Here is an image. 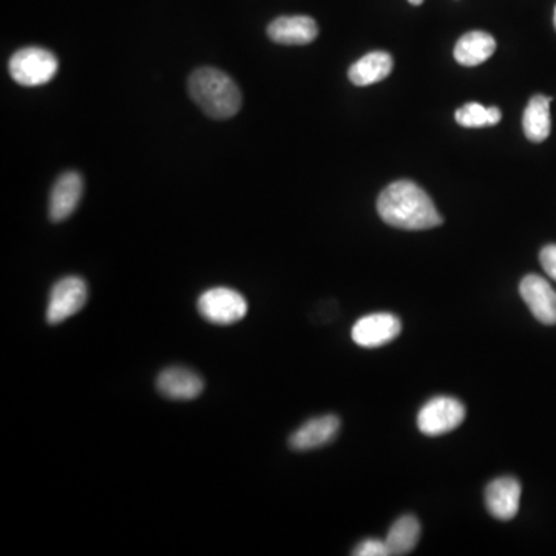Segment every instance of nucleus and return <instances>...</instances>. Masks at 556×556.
<instances>
[{
  "label": "nucleus",
  "mask_w": 556,
  "mask_h": 556,
  "mask_svg": "<svg viewBox=\"0 0 556 556\" xmlns=\"http://www.w3.org/2000/svg\"><path fill=\"white\" fill-rule=\"evenodd\" d=\"M540 262L546 274L556 282V245L544 246L540 254Z\"/></svg>",
  "instance_id": "20"
},
{
  "label": "nucleus",
  "mask_w": 556,
  "mask_h": 556,
  "mask_svg": "<svg viewBox=\"0 0 556 556\" xmlns=\"http://www.w3.org/2000/svg\"><path fill=\"white\" fill-rule=\"evenodd\" d=\"M401 331L402 322L394 314L376 312L357 320L351 329V337L362 348H379L393 342Z\"/></svg>",
  "instance_id": "7"
},
{
  "label": "nucleus",
  "mask_w": 556,
  "mask_h": 556,
  "mask_svg": "<svg viewBox=\"0 0 556 556\" xmlns=\"http://www.w3.org/2000/svg\"><path fill=\"white\" fill-rule=\"evenodd\" d=\"M353 555L356 556H388L387 543L380 540H365L354 549Z\"/></svg>",
  "instance_id": "19"
},
{
  "label": "nucleus",
  "mask_w": 556,
  "mask_h": 556,
  "mask_svg": "<svg viewBox=\"0 0 556 556\" xmlns=\"http://www.w3.org/2000/svg\"><path fill=\"white\" fill-rule=\"evenodd\" d=\"M521 501V484L518 479L504 476L490 482L485 489V506L490 515L501 521L515 518Z\"/></svg>",
  "instance_id": "11"
},
{
  "label": "nucleus",
  "mask_w": 556,
  "mask_h": 556,
  "mask_svg": "<svg viewBox=\"0 0 556 556\" xmlns=\"http://www.w3.org/2000/svg\"><path fill=\"white\" fill-rule=\"evenodd\" d=\"M339 430L340 419L336 414L314 417L291 434L289 445L295 451L314 450L334 441Z\"/></svg>",
  "instance_id": "12"
},
{
  "label": "nucleus",
  "mask_w": 556,
  "mask_h": 556,
  "mask_svg": "<svg viewBox=\"0 0 556 556\" xmlns=\"http://www.w3.org/2000/svg\"><path fill=\"white\" fill-rule=\"evenodd\" d=\"M393 64V58L387 51H371L351 65L348 78L357 87L377 84L391 75Z\"/></svg>",
  "instance_id": "14"
},
{
  "label": "nucleus",
  "mask_w": 556,
  "mask_h": 556,
  "mask_svg": "<svg viewBox=\"0 0 556 556\" xmlns=\"http://www.w3.org/2000/svg\"><path fill=\"white\" fill-rule=\"evenodd\" d=\"M550 102H552V98L549 96H533L524 112V133L532 143H543L549 138L550 130H552Z\"/></svg>",
  "instance_id": "16"
},
{
  "label": "nucleus",
  "mask_w": 556,
  "mask_h": 556,
  "mask_svg": "<svg viewBox=\"0 0 556 556\" xmlns=\"http://www.w3.org/2000/svg\"><path fill=\"white\" fill-rule=\"evenodd\" d=\"M377 212L385 223L405 231H427L444 221L427 192L408 180L385 187L377 200Z\"/></svg>",
  "instance_id": "1"
},
{
  "label": "nucleus",
  "mask_w": 556,
  "mask_h": 556,
  "mask_svg": "<svg viewBox=\"0 0 556 556\" xmlns=\"http://www.w3.org/2000/svg\"><path fill=\"white\" fill-rule=\"evenodd\" d=\"M553 24H555V28H556V7H555V14H553Z\"/></svg>",
  "instance_id": "22"
},
{
  "label": "nucleus",
  "mask_w": 556,
  "mask_h": 556,
  "mask_svg": "<svg viewBox=\"0 0 556 556\" xmlns=\"http://www.w3.org/2000/svg\"><path fill=\"white\" fill-rule=\"evenodd\" d=\"M465 407L455 397L439 396L428 401L417 414V427L425 436H442L464 422Z\"/></svg>",
  "instance_id": "6"
},
{
  "label": "nucleus",
  "mask_w": 556,
  "mask_h": 556,
  "mask_svg": "<svg viewBox=\"0 0 556 556\" xmlns=\"http://www.w3.org/2000/svg\"><path fill=\"white\" fill-rule=\"evenodd\" d=\"M89 299V288L81 277H64L51 288L45 319L50 325H59L75 316Z\"/></svg>",
  "instance_id": "5"
},
{
  "label": "nucleus",
  "mask_w": 556,
  "mask_h": 556,
  "mask_svg": "<svg viewBox=\"0 0 556 556\" xmlns=\"http://www.w3.org/2000/svg\"><path fill=\"white\" fill-rule=\"evenodd\" d=\"M197 308L204 320L218 326L234 325L248 314V302L243 294L224 286L204 291Z\"/></svg>",
  "instance_id": "4"
},
{
  "label": "nucleus",
  "mask_w": 556,
  "mask_h": 556,
  "mask_svg": "<svg viewBox=\"0 0 556 556\" xmlns=\"http://www.w3.org/2000/svg\"><path fill=\"white\" fill-rule=\"evenodd\" d=\"M419 538H421V523L417 521L416 516L405 515L397 519L388 530L385 543L391 556H402L414 550L419 543Z\"/></svg>",
  "instance_id": "17"
},
{
  "label": "nucleus",
  "mask_w": 556,
  "mask_h": 556,
  "mask_svg": "<svg viewBox=\"0 0 556 556\" xmlns=\"http://www.w3.org/2000/svg\"><path fill=\"white\" fill-rule=\"evenodd\" d=\"M496 41L485 31H470L459 39L455 47V59L464 67H476L492 58Z\"/></svg>",
  "instance_id": "15"
},
{
  "label": "nucleus",
  "mask_w": 556,
  "mask_h": 556,
  "mask_svg": "<svg viewBox=\"0 0 556 556\" xmlns=\"http://www.w3.org/2000/svg\"><path fill=\"white\" fill-rule=\"evenodd\" d=\"M519 294L538 322L556 325V291L546 278L526 275L519 285Z\"/></svg>",
  "instance_id": "8"
},
{
  "label": "nucleus",
  "mask_w": 556,
  "mask_h": 556,
  "mask_svg": "<svg viewBox=\"0 0 556 556\" xmlns=\"http://www.w3.org/2000/svg\"><path fill=\"white\" fill-rule=\"evenodd\" d=\"M84 192V181L78 172H65L51 189L48 217L53 223L67 220L76 211Z\"/></svg>",
  "instance_id": "9"
},
{
  "label": "nucleus",
  "mask_w": 556,
  "mask_h": 556,
  "mask_svg": "<svg viewBox=\"0 0 556 556\" xmlns=\"http://www.w3.org/2000/svg\"><path fill=\"white\" fill-rule=\"evenodd\" d=\"M456 123L467 129L496 126L501 121L502 113L498 107H484L479 102H467L461 109L456 110Z\"/></svg>",
  "instance_id": "18"
},
{
  "label": "nucleus",
  "mask_w": 556,
  "mask_h": 556,
  "mask_svg": "<svg viewBox=\"0 0 556 556\" xmlns=\"http://www.w3.org/2000/svg\"><path fill=\"white\" fill-rule=\"evenodd\" d=\"M156 388L167 399L172 401H194L203 393L204 382L195 371L183 367H172L164 370L156 379Z\"/></svg>",
  "instance_id": "10"
},
{
  "label": "nucleus",
  "mask_w": 556,
  "mask_h": 556,
  "mask_svg": "<svg viewBox=\"0 0 556 556\" xmlns=\"http://www.w3.org/2000/svg\"><path fill=\"white\" fill-rule=\"evenodd\" d=\"M189 95L204 115L229 119L241 109V92L234 79L218 68L203 67L189 78Z\"/></svg>",
  "instance_id": "2"
},
{
  "label": "nucleus",
  "mask_w": 556,
  "mask_h": 556,
  "mask_svg": "<svg viewBox=\"0 0 556 556\" xmlns=\"http://www.w3.org/2000/svg\"><path fill=\"white\" fill-rule=\"evenodd\" d=\"M59 62L50 50L27 47L17 50L10 59L11 78L24 87H39L47 84L58 73Z\"/></svg>",
  "instance_id": "3"
},
{
  "label": "nucleus",
  "mask_w": 556,
  "mask_h": 556,
  "mask_svg": "<svg viewBox=\"0 0 556 556\" xmlns=\"http://www.w3.org/2000/svg\"><path fill=\"white\" fill-rule=\"evenodd\" d=\"M408 2H410L411 5H414V7H419V5H422L424 0H408Z\"/></svg>",
  "instance_id": "21"
},
{
  "label": "nucleus",
  "mask_w": 556,
  "mask_h": 556,
  "mask_svg": "<svg viewBox=\"0 0 556 556\" xmlns=\"http://www.w3.org/2000/svg\"><path fill=\"white\" fill-rule=\"evenodd\" d=\"M268 36L275 44L306 45L316 41L319 27L309 16H282L269 24Z\"/></svg>",
  "instance_id": "13"
}]
</instances>
